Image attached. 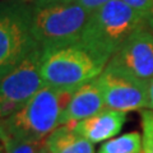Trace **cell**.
<instances>
[{
	"instance_id": "4fadbf2b",
	"label": "cell",
	"mask_w": 153,
	"mask_h": 153,
	"mask_svg": "<svg viewBox=\"0 0 153 153\" xmlns=\"http://www.w3.org/2000/svg\"><path fill=\"white\" fill-rule=\"evenodd\" d=\"M0 144L3 146L4 153H37L42 143H32L17 139L4 131L3 129H0Z\"/></svg>"
},
{
	"instance_id": "e0dca14e",
	"label": "cell",
	"mask_w": 153,
	"mask_h": 153,
	"mask_svg": "<svg viewBox=\"0 0 153 153\" xmlns=\"http://www.w3.org/2000/svg\"><path fill=\"white\" fill-rule=\"evenodd\" d=\"M148 94H149V102H151V110H153V82L148 87Z\"/></svg>"
},
{
	"instance_id": "8992f818",
	"label": "cell",
	"mask_w": 153,
	"mask_h": 153,
	"mask_svg": "<svg viewBox=\"0 0 153 153\" xmlns=\"http://www.w3.org/2000/svg\"><path fill=\"white\" fill-rule=\"evenodd\" d=\"M41 59L42 50L38 47L0 78V119L19 111L45 85L41 75Z\"/></svg>"
},
{
	"instance_id": "9a60e30c",
	"label": "cell",
	"mask_w": 153,
	"mask_h": 153,
	"mask_svg": "<svg viewBox=\"0 0 153 153\" xmlns=\"http://www.w3.org/2000/svg\"><path fill=\"white\" fill-rule=\"evenodd\" d=\"M129 7L146 19L149 28L153 31V0H123Z\"/></svg>"
},
{
	"instance_id": "5bb4252c",
	"label": "cell",
	"mask_w": 153,
	"mask_h": 153,
	"mask_svg": "<svg viewBox=\"0 0 153 153\" xmlns=\"http://www.w3.org/2000/svg\"><path fill=\"white\" fill-rule=\"evenodd\" d=\"M142 123V153H153V110L144 108L140 111Z\"/></svg>"
},
{
	"instance_id": "3957f363",
	"label": "cell",
	"mask_w": 153,
	"mask_h": 153,
	"mask_svg": "<svg viewBox=\"0 0 153 153\" xmlns=\"http://www.w3.org/2000/svg\"><path fill=\"white\" fill-rule=\"evenodd\" d=\"M32 32L42 51L78 44L91 14L71 1L30 3Z\"/></svg>"
},
{
	"instance_id": "7c38bea8",
	"label": "cell",
	"mask_w": 153,
	"mask_h": 153,
	"mask_svg": "<svg viewBox=\"0 0 153 153\" xmlns=\"http://www.w3.org/2000/svg\"><path fill=\"white\" fill-rule=\"evenodd\" d=\"M142 135L131 131L103 142L97 153H142Z\"/></svg>"
},
{
	"instance_id": "ac0fdd59",
	"label": "cell",
	"mask_w": 153,
	"mask_h": 153,
	"mask_svg": "<svg viewBox=\"0 0 153 153\" xmlns=\"http://www.w3.org/2000/svg\"><path fill=\"white\" fill-rule=\"evenodd\" d=\"M28 3H46V1H71V0H26Z\"/></svg>"
},
{
	"instance_id": "8fae6325",
	"label": "cell",
	"mask_w": 153,
	"mask_h": 153,
	"mask_svg": "<svg viewBox=\"0 0 153 153\" xmlns=\"http://www.w3.org/2000/svg\"><path fill=\"white\" fill-rule=\"evenodd\" d=\"M45 144L52 153H94L92 143L76 133L70 124L57 126L46 138Z\"/></svg>"
},
{
	"instance_id": "2e32d148",
	"label": "cell",
	"mask_w": 153,
	"mask_h": 153,
	"mask_svg": "<svg viewBox=\"0 0 153 153\" xmlns=\"http://www.w3.org/2000/svg\"><path fill=\"white\" fill-rule=\"evenodd\" d=\"M79 5H82L89 14L93 13L98 9H101L103 5H106L111 0H75Z\"/></svg>"
},
{
	"instance_id": "30bf717a",
	"label": "cell",
	"mask_w": 153,
	"mask_h": 153,
	"mask_svg": "<svg viewBox=\"0 0 153 153\" xmlns=\"http://www.w3.org/2000/svg\"><path fill=\"white\" fill-rule=\"evenodd\" d=\"M106 108L96 79L82 85L71 94L60 117V125L73 124L88 119Z\"/></svg>"
},
{
	"instance_id": "ffe728a7",
	"label": "cell",
	"mask_w": 153,
	"mask_h": 153,
	"mask_svg": "<svg viewBox=\"0 0 153 153\" xmlns=\"http://www.w3.org/2000/svg\"><path fill=\"white\" fill-rule=\"evenodd\" d=\"M0 153H4V149H3V146L0 144Z\"/></svg>"
},
{
	"instance_id": "6da1fadb",
	"label": "cell",
	"mask_w": 153,
	"mask_h": 153,
	"mask_svg": "<svg viewBox=\"0 0 153 153\" xmlns=\"http://www.w3.org/2000/svg\"><path fill=\"white\" fill-rule=\"evenodd\" d=\"M143 28H149V26L139 13L123 0H111L91 13L79 44L100 63L107 65L119 47L133 33Z\"/></svg>"
},
{
	"instance_id": "9c48e42d",
	"label": "cell",
	"mask_w": 153,
	"mask_h": 153,
	"mask_svg": "<svg viewBox=\"0 0 153 153\" xmlns=\"http://www.w3.org/2000/svg\"><path fill=\"white\" fill-rule=\"evenodd\" d=\"M126 121V112L112 108H103L102 111L82 121L70 124L76 133H79L92 144L103 143L112 139L121 131Z\"/></svg>"
},
{
	"instance_id": "d6986e66",
	"label": "cell",
	"mask_w": 153,
	"mask_h": 153,
	"mask_svg": "<svg viewBox=\"0 0 153 153\" xmlns=\"http://www.w3.org/2000/svg\"><path fill=\"white\" fill-rule=\"evenodd\" d=\"M37 153H52V152L49 149V148H47V146L45 144V142H44V143H42V146L40 147V149H38Z\"/></svg>"
},
{
	"instance_id": "52a82bcc",
	"label": "cell",
	"mask_w": 153,
	"mask_h": 153,
	"mask_svg": "<svg viewBox=\"0 0 153 153\" xmlns=\"http://www.w3.org/2000/svg\"><path fill=\"white\" fill-rule=\"evenodd\" d=\"M105 69L149 87L153 82V31L143 28L133 33Z\"/></svg>"
},
{
	"instance_id": "ba28073f",
	"label": "cell",
	"mask_w": 153,
	"mask_h": 153,
	"mask_svg": "<svg viewBox=\"0 0 153 153\" xmlns=\"http://www.w3.org/2000/svg\"><path fill=\"white\" fill-rule=\"evenodd\" d=\"M96 82L101 89L105 106L107 108L123 112L151 108L147 85L133 82L107 69H103Z\"/></svg>"
},
{
	"instance_id": "277c9868",
	"label": "cell",
	"mask_w": 153,
	"mask_h": 153,
	"mask_svg": "<svg viewBox=\"0 0 153 153\" xmlns=\"http://www.w3.org/2000/svg\"><path fill=\"white\" fill-rule=\"evenodd\" d=\"M106 65L96 59L78 42L42 51L41 75L47 87L75 92L97 79Z\"/></svg>"
},
{
	"instance_id": "5b68a950",
	"label": "cell",
	"mask_w": 153,
	"mask_h": 153,
	"mask_svg": "<svg viewBox=\"0 0 153 153\" xmlns=\"http://www.w3.org/2000/svg\"><path fill=\"white\" fill-rule=\"evenodd\" d=\"M32 9L26 0H0V78L38 49Z\"/></svg>"
},
{
	"instance_id": "7a4b0ae2",
	"label": "cell",
	"mask_w": 153,
	"mask_h": 153,
	"mask_svg": "<svg viewBox=\"0 0 153 153\" xmlns=\"http://www.w3.org/2000/svg\"><path fill=\"white\" fill-rule=\"evenodd\" d=\"M74 92L44 85L19 111L0 119V129L21 140L44 143L60 126V117Z\"/></svg>"
}]
</instances>
